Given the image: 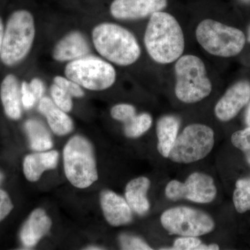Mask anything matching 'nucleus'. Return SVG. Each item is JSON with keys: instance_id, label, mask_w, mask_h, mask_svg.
<instances>
[{"instance_id": "obj_30", "label": "nucleus", "mask_w": 250, "mask_h": 250, "mask_svg": "<svg viewBox=\"0 0 250 250\" xmlns=\"http://www.w3.org/2000/svg\"><path fill=\"white\" fill-rule=\"evenodd\" d=\"M21 100L23 106L26 109H30L37 101L35 95L31 91L29 83L25 82H22L21 85Z\"/></svg>"}, {"instance_id": "obj_5", "label": "nucleus", "mask_w": 250, "mask_h": 250, "mask_svg": "<svg viewBox=\"0 0 250 250\" xmlns=\"http://www.w3.org/2000/svg\"><path fill=\"white\" fill-rule=\"evenodd\" d=\"M36 27L34 16L27 10H18L10 16L3 37L1 62L13 66L22 62L30 52Z\"/></svg>"}, {"instance_id": "obj_18", "label": "nucleus", "mask_w": 250, "mask_h": 250, "mask_svg": "<svg viewBox=\"0 0 250 250\" xmlns=\"http://www.w3.org/2000/svg\"><path fill=\"white\" fill-rule=\"evenodd\" d=\"M181 122L178 117L166 115L159 118L156 124L158 138L157 149L164 157H168L177 136Z\"/></svg>"}, {"instance_id": "obj_23", "label": "nucleus", "mask_w": 250, "mask_h": 250, "mask_svg": "<svg viewBox=\"0 0 250 250\" xmlns=\"http://www.w3.org/2000/svg\"><path fill=\"white\" fill-rule=\"evenodd\" d=\"M233 201L238 213H246L250 210V177L237 181Z\"/></svg>"}, {"instance_id": "obj_7", "label": "nucleus", "mask_w": 250, "mask_h": 250, "mask_svg": "<svg viewBox=\"0 0 250 250\" xmlns=\"http://www.w3.org/2000/svg\"><path fill=\"white\" fill-rule=\"evenodd\" d=\"M214 143V131L208 125H189L177 136L167 158L177 164L196 162L211 152Z\"/></svg>"}, {"instance_id": "obj_35", "label": "nucleus", "mask_w": 250, "mask_h": 250, "mask_svg": "<svg viewBox=\"0 0 250 250\" xmlns=\"http://www.w3.org/2000/svg\"><path fill=\"white\" fill-rule=\"evenodd\" d=\"M246 121L247 125L250 127V103H248V108H247Z\"/></svg>"}, {"instance_id": "obj_11", "label": "nucleus", "mask_w": 250, "mask_h": 250, "mask_svg": "<svg viewBox=\"0 0 250 250\" xmlns=\"http://www.w3.org/2000/svg\"><path fill=\"white\" fill-rule=\"evenodd\" d=\"M169 0H113L110 14L118 21H139L166 10Z\"/></svg>"}, {"instance_id": "obj_36", "label": "nucleus", "mask_w": 250, "mask_h": 250, "mask_svg": "<svg viewBox=\"0 0 250 250\" xmlns=\"http://www.w3.org/2000/svg\"><path fill=\"white\" fill-rule=\"evenodd\" d=\"M246 39L247 42L250 45V24L249 27H248V32H247Z\"/></svg>"}, {"instance_id": "obj_22", "label": "nucleus", "mask_w": 250, "mask_h": 250, "mask_svg": "<svg viewBox=\"0 0 250 250\" xmlns=\"http://www.w3.org/2000/svg\"><path fill=\"white\" fill-rule=\"evenodd\" d=\"M152 123V117L149 113L136 114L124 123L125 134L129 138L140 137L150 129Z\"/></svg>"}, {"instance_id": "obj_32", "label": "nucleus", "mask_w": 250, "mask_h": 250, "mask_svg": "<svg viewBox=\"0 0 250 250\" xmlns=\"http://www.w3.org/2000/svg\"><path fill=\"white\" fill-rule=\"evenodd\" d=\"M29 87H30L31 91L35 95L36 100H41L42 98L45 88H44L43 83L40 79H33L29 83Z\"/></svg>"}, {"instance_id": "obj_2", "label": "nucleus", "mask_w": 250, "mask_h": 250, "mask_svg": "<svg viewBox=\"0 0 250 250\" xmlns=\"http://www.w3.org/2000/svg\"><path fill=\"white\" fill-rule=\"evenodd\" d=\"M95 48L104 59L118 66L127 67L136 63L142 49L134 34L120 24L103 22L92 31Z\"/></svg>"}, {"instance_id": "obj_9", "label": "nucleus", "mask_w": 250, "mask_h": 250, "mask_svg": "<svg viewBox=\"0 0 250 250\" xmlns=\"http://www.w3.org/2000/svg\"><path fill=\"white\" fill-rule=\"evenodd\" d=\"M164 228L170 234L198 237L208 234L215 228L211 217L200 210L178 207L166 210L161 217Z\"/></svg>"}, {"instance_id": "obj_15", "label": "nucleus", "mask_w": 250, "mask_h": 250, "mask_svg": "<svg viewBox=\"0 0 250 250\" xmlns=\"http://www.w3.org/2000/svg\"><path fill=\"white\" fill-rule=\"evenodd\" d=\"M51 226L52 221L45 210L41 208L34 210L21 231V238L23 245L27 248L35 246L48 233Z\"/></svg>"}, {"instance_id": "obj_20", "label": "nucleus", "mask_w": 250, "mask_h": 250, "mask_svg": "<svg viewBox=\"0 0 250 250\" xmlns=\"http://www.w3.org/2000/svg\"><path fill=\"white\" fill-rule=\"evenodd\" d=\"M59 153L57 151L37 153L26 156L23 168L26 178L30 182H36L40 179L44 171L57 167Z\"/></svg>"}, {"instance_id": "obj_17", "label": "nucleus", "mask_w": 250, "mask_h": 250, "mask_svg": "<svg viewBox=\"0 0 250 250\" xmlns=\"http://www.w3.org/2000/svg\"><path fill=\"white\" fill-rule=\"evenodd\" d=\"M0 97L6 116L13 120L21 117V88L14 75H6L1 82Z\"/></svg>"}, {"instance_id": "obj_37", "label": "nucleus", "mask_w": 250, "mask_h": 250, "mask_svg": "<svg viewBox=\"0 0 250 250\" xmlns=\"http://www.w3.org/2000/svg\"><path fill=\"white\" fill-rule=\"evenodd\" d=\"M86 250H103L102 248H98V247H88V248H87Z\"/></svg>"}, {"instance_id": "obj_29", "label": "nucleus", "mask_w": 250, "mask_h": 250, "mask_svg": "<svg viewBox=\"0 0 250 250\" xmlns=\"http://www.w3.org/2000/svg\"><path fill=\"white\" fill-rule=\"evenodd\" d=\"M202 241L197 237L182 236L175 240L173 250H195L197 246L201 244Z\"/></svg>"}, {"instance_id": "obj_39", "label": "nucleus", "mask_w": 250, "mask_h": 250, "mask_svg": "<svg viewBox=\"0 0 250 250\" xmlns=\"http://www.w3.org/2000/svg\"><path fill=\"white\" fill-rule=\"evenodd\" d=\"M1 179H2V174L0 172V182H1Z\"/></svg>"}, {"instance_id": "obj_3", "label": "nucleus", "mask_w": 250, "mask_h": 250, "mask_svg": "<svg viewBox=\"0 0 250 250\" xmlns=\"http://www.w3.org/2000/svg\"><path fill=\"white\" fill-rule=\"evenodd\" d=\"M173 65L174 91L179 101L195 104L209 96L213 83L201 57L193 54H184Z\"/></svg>"}, {"instance_id": "obj_38", "label": "nucleus", "mask_w": 250, "mask_h": 250, "mask_svg": "<svg viewBox=\"0 0 250 250\" xmlns=\"http://www.w3.org/2000/svg\"><path fill=\"white\" fill-rule=\"evenodd\" d=\"M243 4H250V0H240Z\"/></svg>"}, {"instance_id": "obj_6", "label": "nucleus", "mask_w": 250, "mask_h": 250, "mask_svg": "<svg viewBox=\"0 0 250 250\" xmlns=\"http://www.w3.org/2000/svg\"><path fill=\"white\" fill-rule=\"evenodd\" d=\"M64 170L69 182L79 188L89 187L98 179L91 144L84 138H72L63 150Z\"/></svg>"}, {"instance_id": "obj_1", "label": "nucleus", "mask_w": 250, "mask_h": 250, "mask_svg": "<svg viewBox=\"0 0 250 250\" xmlns=\"http://www.w3.org/2000/svg\"><path fill=\"white\" fill-rule=\"evenodd\" d=\"M143 42L147 55L158 65L174 64L185 54L183 28L177 18L166 10L148 18Z\"/></svg>"}, {"instance_id": "obj_24", "label": "nucleus", "mask_w": 250, "mask_h": 250, "mask_svg": "<svg viewBox=\"0 0 250 250\" xmlns=\"http://www.w3.org/2000/svg\"><path fill=\"white\" fill-rule=\"evenodd\" d=\"M231 140L233 146L244 153L250 165V127L233 133Z\"/></svg>"}, {"instance_id": "obj_28", "label": "nucleus", "mask_w": 250, "mask_h": 250, "mask_svg": "<svg viewBox=\"0 0 250 250\" xmlns=\"http://www.w3.org/2000/svg\"><path fill=\"white\" fill-rule=\"evenodd\" d=\"M120 243L123 250H152V248L141 238L129 235H122L120 237Z\"/></svg>"}, {"instance_id": "obj_16", "label": "nucleus", "mask_w": 250, "mask_h": 250, "mask_svg": "<svg viewBox=\"0 0 250 250\" xmlns=\"http://www.w3.org/2000/svg\"><path fill=\"white\" fill-rule=\"evenodd\" d=\"M39 111L47 118L51 129L59 136H64L71 132L73 123L71 118L54 104L53 100L47 97H42L40 100Z\"/></svg>"}, {"instance_id": "obj_4", "label": "nucleus", "mask_w": 250, "mask_h": 250, "mask_svg": "<svg viewBox=\"0 0 250 250\" xmlns=\"http://www.w3.org/2000/svg\"><path fill=\"white\" fill-rule=\"evenodd\" d=\"M195 37L205 52L220 58L236 57L247 42L244 31L212 18H204L197 23Z\"/></svg>"}, {"instance_id": "obj_27", "label": "nucleus", "mask_w": 250, "mask_h": 250, "mask_svg": "<svg viewBox=\"0 0 250 250\" xmlns=\"http://www.w3.org/2000/svg\"><path fill=\"white\" fill-rule=\"evenodd\" d=\"M54 83L59 85L62 89L65 90L72 97L82 98L84 95L83 90L80 85L66 77L57 76L54 78Z\"/></svg>"}, {"instance_id": "obj_31", "label": "nucleus", "mask_w": 250, "mask_h": 250, "mask_svg": "<svg viewBox=\"0 0 250 250\" xmlns=\"http://www.w3.org/2000/svg\"><path fill=\"white\" fill-rule=\"evenodd\" d=\"M13 207L14 206L8 194L4 190H0V222L9 214Z\"/></svg>"}, {"instance_id": "obj_12", "label": "nucleus", "mask_w": 250, "mask_h": 250, "mask_svg": "<svg viewBox=\"0 0 250 250\" xmlns=\"http://www.w3.org/2000/svg\"><path fill=\"white\" fill-rule=\"evenodd\" d=\"M250 101V82L238 81L229 87L214 108L215 116L221 122L234 118Z\"/></svg>"}, {"instance_id": "obj_8", "label": "nucleus", "mask_w": 250, "mask_h": 250, "mask_svg": "<svg viewBox=\"0 0 250 250\" xmlns=\"http://www.w3.org/2000/svg\"><path fill=\"white\" fill-rule=\"evenodd\" d=\"M65 75L81 87L96 91L111 88L117 79L113 64L105 59L88 56L69 62Z\"/></svg>"}, {"instance_id": "obj_26", "label": "nucleus", "mask_w": 250, "mask_h": 250, "mask_svg": "<svg viewBox=\"0 0 250 250\" xmlns=\"http://www.w3.org/2000/svg\"><path fill=\"white\" fill-rule=\"evenodd\" d=\"M136 115V109L129 104H118L111 110V116L113 119L125 123Z\"/></svg>"}, {"instance_id": "obj_19", "label": "nucleus", "mask_w": 250, "mask_h": 250, "mask_svg": "<svg viewBox=\"0 0 250 250\" xmlns=\"http://www.w3.org/2000/svg\"><path fill=\"white\" fill-rule=\"evenodd\" d=\"M150 187V181L146 177H140L131 180L125 189V197L131 210L139 215H144L149 209L147 197Z\"/></svg>"}, {"instance_id": "obj_34", "label": "nucleus", "mask_w": 250, "mask_h": 250, "mask_svg": "<svg viewBox=\"0 0 250 250\" xmlns=\"http://www.w3.org/2000/svg\"><path fill=\"white\" fill-rule=\"evenodd\" d=\"M4 24L0 18V57H1V49H2L3 37H4Z\"/></svg>"}, {"instance_id": "obj_10", "label": "nucleus", "mask_w": 250, "mask_h": 250, "mask_svg": "<svg viewBox=\"0 0 250 250\" xmlns=\"http://www.w3.org/2000/svg\"><path fill=\"white\" fill-rule=\"evenodd\" d=\"M166 195L172 201L187 199L195 203L208 204L216 197L217 188L213 178L207 174L195 172L184 183L172 180L166 187Z\"/></svg>"}, {"instance_id": "obj_14", "label": "nucleus", "mask_w": 250, "mask_h": 250, "mask_svg": "<svg viewBox=\"0 0 250 250\" xmlns=\"http://www.w3.org/2000/svg\"><path fill=\"white\" fill-rule=\"evenodd\" d=\"M90 52L89 44L80 31H74L62 37L55 45L52 57L57 62H72L86 57Z\"/></svg>"}, {"instance_id": "obj_25", "label": "nucleus", "mask_w": 250, "mask_h": 250, "mask_svg": "<svg viewBox=\"0 0 250 250\" xmlns=\"http://www.w3.org/2000/svg\"><path fill=\"white\" fill-rule=\"evenodd\" d=\"M51 95L53 102L59 108L65 112L71 111L72 108V96L65 90L54 83L51 86Z\"/></svg>"}, {"instance_id": "obj_33", "label": "nucleus", "mask_w": 250, "mask_h": 250, "mask_svg": "<svg viewBox=\"0 0 250 250\" xmlns=\"http://www.w3.org/2000/svg\"><path fill=\"white\" fill-rule=\"evenodd\" d=\"M219 249L220 248H219L218 245L212 244L207 246V245H202L201 243L200 246L197 247L195 250H215Z\"/></svg>"}, {"instance_id": "obj_13", "label": "nucleus", "mask_w": 250, "mask_h": 250, "mask_svg": "<svg viewBox=\"0 0 250 250\" xmlns=\"http://www.w3.org/2000/svg\"><path fill=\"white\" fill-rule=\"evenodd\" d=\"M104 215L109 225L119 227L131 223L132 212L127 202L111 190H104L100 197Z\"/></svg>"}, {"instance_id": "obj_21", "label": "nucleus", "mask_w": 250, "mask_h": 250, "mask_svg": "<svg viewBox=\"0 0 250 250\" xmlns=\"http://www.w3.org/2000/svg\"><path fill=\"white\" fill-rule=\"evenodd\" d=\"M25 129L34 150L45 151L53 146L50 134L40 122L29 120L25 123Z\"/></svg>"}]
</instances>
